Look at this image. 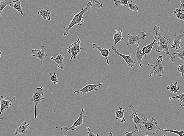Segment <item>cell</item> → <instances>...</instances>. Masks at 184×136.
Segmentation results:
<instances>
[{
  "mask_svg": "<svg viewBox=\"0 0 184 136\" xmlns=\"http://www.w3.org/2000/svg\"><path fill=\"white\" fill-rule=\"evenodd\" d=\"M93 2L90 1L88 3L85 7L82 9L81 11L78 13L74 14V18L72 21L69 22V26L67 27H64V32L63 34V36H66L69 34V31L70 29L75 25H77L79 27L82 26L84 22V20L83 19V15L86 12L90 10L91 8L92 7Z\"/></svg>",
  "mask_w": 184,
  "mask_h": 136,
  "instance_id": "1",
  "label": "cell"
},
{
  "mask_svg": "<svg viewBox=\"0 0 184 136\" xmlns=\"http://www.w3.org/2000/svg\"><path fill=\"white\" fill-rule=\"evenodd\" d=\"M30 126L29 123L24 122L21 123L18 129L15 130L14 134L15 135H18V134H26L27 133V130L28 127Z\"/></svg>",
  "mask_w": 184,
  "mask_h": 136,
  "instance_id": "18",
  "label": "cell"
},
{
  "mask_svg": "<svg viewBox=\"0 0 184 136\" xmlns=\"http://www.w3.org/2000/svg\"><path fill=\"white\" fill-rule=\"evenodd\" d=\"M38 14L41 15L43 19L46 21H50L51 20V13L49 10H46L45 9L38 11Z\"/></svg>",
  "mask_w": 184,
  "mask_h": 136,
  "instance_id": "23",
  "label": "cell"
},
{
  "mask_svg": "<svg viewBox=\"0 0 184 136\" xmlns=\"http://www.w3.org/2000/svg\"><path fill=\"white\" fill-rule=\"evenodd\" d=\"M157 39L159 40V41L156 43V44H158L159 46L156 49V51L158 53H160L161 52H165L166 55H169L170 60H171V62L174 63L175 61L176 58L174 56H172L168 49V44L171 42L170 39H166L159 33L157 34Z\"/></svg>",
  "mask_w": 184,
  "mask_h": 136,
  "instance_id": "2",
  "label": "cell"
},
{
  "mask_svg": "<svg viewBox=\"0 0 184 136\" xmlns=\"http://www.w3.org/2000/svg\"><path fill=\"white\" fill-rule=\"evenodd\" d=\"M147 35L145 32H140L139 35H132L130 34H128V37L127 39L128 42L126 43V44L128 46H133L139 43V41L141 39H144L146 38Z\"/></svg>",
  "mask_w": 184,
  "mask_h": 136,
  "instance_id": "7",
  "label": "cell"
},
{
  "mask_svg": "<svg viewBox=\"0 0 184 136\" xmlns=\"http://www.w3.org/2000/svg\"><path fill=\"white\" fill-rule=\"evenodd\" d=\"M177 81H176L174 83H171V85L167 86V89L170 92H172L175 95H176L179 91V87L177 86Z\"/></svg>",
  "mask_w": 184,
  "mask_h": 136,
  "instance_id": "24",
  "label": "cell"
},
{
  "mask_svg": "<svg viewBox=\"0 0 184 136\" xmlns=\"http://www.w3.org/2000/svg\"><path fill=\"white\" fill-rule=\"evenodd\" d=\"M16 97H14L11 100H7L4 98L3 96H1L0 97V103H1V115L2 114L3 111H6L8 109L10 106H12L11 102L16 99Z\"/></svg>",
  "mask_w": 184,
  "mask_h": 136,
  "instance_id": "15",
  "label": "cell"
},
{
  "mask_svg": "<svg viewBox=\"0 0 184 136\" xmlns=\"http://www.w3.org/2000/svg\"><path fill=\"white\" fill-rule=\"evenodd\" d=\"M172 55H174L175 58H179L184 62V50H180L177 49L176 52L173 53Z\"/></svg>",
  "mask_w": 184,
  "mask_h": 136,
  "instance_id": "27",
  "label": "cell"
},
{
  "mask_svg": "<svg viewBox=\"0 0 184 136\" xmlns=\"http://www.w3.org/2000/svg\"><path fill=\"white\" fill-rule=\"evenodd\" d=\"M184 36V32L180 35H177L176 34L174 35V41L171 43V49H180L181 48L180 44L181 39Z\"/></svg>",
  "mask_w": 184,
  "mask_h": 136,
  "instance_id": "16",
  "label": "cell"
},
{
  "mask_svg": "<svg viewBox=\"0 0 184 136\" xmlns=\"http://www.w3.org/2000/svg\"><path fill=\"white\" fill-rule=\"evenodd\" d=\"M10 7L13 8L17 11L19 12L21 15L23 16H24V13H23L22 8L21 1L20 0H16L13 1V2L10 4Z\"/></svg>",
  "mask_w": 184,
  "mask_h": 136,
  "instance_id": "21",
  "label": "cell"
},
{
  "mask_svg": "<svg viewBox=\"0 0 184 136\" xmlns=\"http://www.w3.org/2000/svg\"><path fill=\"white\" fill-rule=\"evenodd\" d=\"M58 74L55 73V72H52L50 74L51 81L54 84H57L59 83V80L58 77Z\"/></svg>",
  "mask_w": 184,
  "mask_h": 136,
  "instance_id": "29",
  "label": "cell"
},
{
  "mask_svg": "<svg viewBox=\"0 0 184 136\" xmlns=\"http://www.w3.org/2000/svg\"><path fill=\"white\" fill-rule=\"evenodd\" d=\"M173 99H176L178 101H181L184 103V93L180 94L179 95L175 96L170 97L169 98L170 100Z\"/></svg>",
  "mask_w": 184,
  "mask_h": 136,
  "instance_id": "32",
  "label": "cell"
},
{
  "mask_svg": "<svg viewBox=\"0 0 184 136\" xmlns=\"http://www.w3.org/2000/svg\"><path fill=\"white\" fill-rule=\"evenodd\" d=\"M103 85V83H100V84H91V83H89L84 86L82 89L79 90L75 91L73 89H72V90L74 91V94H79L80 92H81L83 97L88 93V92H90L93 91L98 90V89H97V87H100Z\"/></svg>",
  "mask_w": 184,
  "mask_h": 136,
  "instance_id": "8",
  "label": "cell"
},
{
  "mask_svg": "<svg viewBox=\"0 0 184 136\" xmlns=\"http://www.w3.org/2000/svg\"><path fill=\"white\" fill-rule=\"evenodd\" d=\"M128 108L130 110L132 111V114L130 115V117L131 119L133 120L135 124V126H136L138 124L140 129L143 128L144 125V120L142 118V117L139 118L138 115H137V110L135 107L133 105H130L128 107Z\"/></svg>",
  "mask_w": 184,
  "mask_h": 136,
  "instance_id": "9",
  "label": "cell"
},
{
  "mask_svg": "<svg viewBox=\"0 0 184 136\" xmlns=\"http://www.w3.org/2000/svg\"><path fill=\"white\" fill-rule=\"evenodd\" d=\"M63 136H66V135H63Z\"/></svg>",
  "mask_w": 184,
  "mask_h": 136,
  "instance_id": "43",
  "label": "cell"
},
{
  "mask_svg": "<svg viewBox=\"0 0 184 136\" xmlns=\"http://www.w3.org/2000/svg\"><path fill=\"white\" fill-rule=\"evenodd\" d=\"M64 56L60 54L58 55H55L51 57V59L53 60L56 63L57 66L59 69L61 70H64V64L63 62Z\"/></svg>",
  "mask_w": 184,
  "mask_h": 136,
  "instance_id": "17",
  "label": "cell"
},
{
  "mask_svg": "<svg viewBox=\"0 0 184 136\" xmlns=\"http://www.w3.org/2000/svg\"><path fill=\"white\" fill-rule=\"evenodd\" d=\"M179 1H180L181 3V4L178 9L179 10L181 11L182 9L184 8V0H179Z\"/></svg>",
  "mask_w": 184,
  "mask_h": 136,
  "instance_id": "37",
  "label": "cell"
},
{
  "mask_svg": "<svg viewBox=\"0 0 184 136\" xmlns=\"http://www.w3.org/2000/svg\"><path fill=\"white\" fill-rule=\"evenodd\" d=\"M86 129L88 130L87 133L88 134H89V136H100L98 134H94V133L92 132L90 128L89 127H87L86 128Z\"/></svg>",
  "mask_w": 184,
  "mask_h": 136,
  "instance_id": "35",
  "label": "cell"
},
{
  "mask_svg": "<svg viewBox=\"0 0 184 136\" xmlns=\"http://www.w3.org/2000/svg\"><path fill=\"white\" fill-rule=\"evenodd\" d=\"M122 34H123L122 31H118L117 29H115V34L113 35V39L114 41V44H115L114 45H116L117 43L120 41L124 40L125 39L122 36Z\"/></svg>",
  "mask_w": 184,
  "mask_h": 136,
  "instance_id": "22",
  "label": "cell"
},
{
  "mask_svg": "<svg viewBox=\"0 0 184 136\" xmlns=\"http://www.w3.org/2000/svg\"><path fill=\"white\" fill-rule=\"evenodd\" d=\"M181 11L179 10L178 8H176L175 10L174 11V13L176 15L177 18L181 21H184V13H181Z\"/></svg>",
  "mask_w": 184,
  "mask_h": 136,
  "instance_id": "30",
  "label": "cell"
},
{
  "mask_svg": "<svg viewBox=\"0 0 184 136\" xmlns=\"http://www.w3.org/2000/svg\"><path fill=\"white\" fill-rule=\"evenodd\" d=\"M178 103H179V104L182 107H184V105L181 104V103H180V102L178 101Z\"/></svg>",
  "mask_w": 184,
  "mask_h": 136,
  "instance_id": "39",
  "label": "cell"
},
{
  "mask_svg": "<svg viewBox=\"0 0 184 136\" xmlns=\"http://www.w3.org/2000/svg\"><path fill=\"white\" fill-rule=\"evenodd\" d=\"M44 94V87H37L35 92H33V96L31 99V101L33 102L34 104L35 115L34 118H37V107L38 105L44 101V98L43 97Z\"/></svg>",
  "mask_w": 184,
  "mask_h": 136,
  "instance_id": "5",
  "label": "cell"
},
{
  "mask_svg": "<svg viewBox=\"0 0 184 136\" xmlns=\"http://www.w3.org/2000/svg\"><path fill=\"white\" fill-rule=\"evenodd\" d=\"M145 136H149V135H145Z\"/></svg>",
  "mask_w": 184,
  "mask_h": 136,
  "instance_id": "42",
  "label": "cell"
},
{
  "mask_svg": "<svg viewBox=\"0 0 184 136\" xmlns=\"http://www.w3.org/2000/svg\"><path fill=\"white\" fill-rule=\"evenodd\" d=\"M84 111V108H82L81 113L80 114L79 117L76 120L73 125L70 127H64L61 128L62 131H64L65 132H67L69 131H75L77 127H78L81 125H83V120L84 118H86L87 116L83 117V112Z\"/></svg>",
  "mask_w": 184,
  "mask_h": 136,
  "instance_id": "10",
  "label": "cell"
},
{
  "mask_svg": "<svg viewBox=\"0 0 184 136\" xmlns=\"http://www.w3.org/2000/svg\"><path fill=\"white\" fill-rule=\"evenodd\" d=\"M13 2V1H11V2H7L5 0H1V4H0V15H1V13H2L3 10L9 4H10Z\"/></svg>",
  "mask_w": 184,
  "mask_h": 136,
  "instance_id": "28",
  "label": "cell"
},
{
  "mask_svg": "<svg viewBox=\"0 0 184 136\" xmlns=\"http://www.w3.org/2000/svg\"><path fill=\"white\" fill-rule=\"evenodd\" d=\"M163 136H168L166 135H165H165H164Z\"/></svg>",
  "mask_w": 184,
  "mask_h": 136,
  "instance_id": "41",
  "label": "cell"
},
{
  "mask_svg": "<svg viewBox=\"0 0 184 136\" xmlns=\"http://www.w3.org/2000/svg\"><path fill=\"white\" fill-rule=\"evenodd\" d=\"M138 131L139 129L137 126H135V129L134 131L131 132H126L125 133V136H132L135 133L138 132Z\"/></svg>",
  "mask_w": 184,
  "mask_h": 136,
  "instance_id": "34",
  "label": "cell"
},
{
  "mask_svg": "<svg viewBox=\"0 0 184 136\" xmlns=\"http://www.w3.org/2000/svg\"><path fill=\"white\" fill-rule=\"evenodd\" d=\"M163 55H160L155 61L154 64L147 63L148 65L152 67L151 73H150V76H151L152 75L154 77L157 76L160 77L162 76L164 71V67L163 63Z\"/></svg>",
  "mask_w": 184,
  "mask_h": 136,
  "instance_id": "4",
  "label": "cell"
},
{
  "mask_svg": "<svg viewBox=\"0 0 184 136\" xmlns=\"http://www.w3.org/2000/svg\"><path fill=\"white\" fill-rule=\"evenodd\" d=\"M90 1H92L94 3H95L97 4V7L99 8H101L103 6V4L100 3L97 0H90Z\"/></svg>",
  "mask_w": 184,
  "mask_h": 136,
  "instance_id": "36",
  "label": "cell"
},
{
  "mask_svg": "<svg viewBox=\"0 0 184 136\" xmlns=\"http://www.w3.org/2000/svg\"><path fill=\"white\" fill-rule=\"evenodd\" d=\"M159 131H166V132H169L177 134L179 136H184V131H178L177 129L173 130L161 129L160 128Z\"/></svg>",
  "mask_w": 184,
  "mask_h": 136,
  "instance_id": "26",
  "label": "cell"
},
{
  "mask_svg": "<svg viewBox=\"0 0 184 136\" xmlns=\"http://www.w3.org/2000/svg\"><path fill=\"white\" fill-rule=\"evenodd\" d=\"M112 50H113L114 53H115L116 55L121 57V58L123 59L124 60H125V62H126L127 65L128 67H131L134 70L133 66L132 65L135 64L136 63V60H134L133 59L132 57H131V55H125L120 53V52L117 51L115 45L112 46Z\"/></svg>",
  "mask_w": 184,
  "mask_h": 136,
  "instance_id": "12",
  "label": "cell"
},
{
  "mask_svg": "<svg viewBox=\"0 0 184 136\" xmlns=\"http://www.w3.org/2000/svg\"><path fill=\"white\" fill-rule=\"evenodd\" d=\"M139 44H140V43H137V44H136L137 46V49L136 52V54L135 55V58L136 61L138 62L141 67L143 68L142 65L143 64H142L141 61L142 59H143V57L144 56V55L143 53H142L141 50L140 49V47H139Z\"/></svg>",
  "mask_w": 184,
  "mask_h": 136,
  "instance_id": "20",
  "label": "cell"
},
{
  "mask_svg": "<svg viewBox=\"0 0 184 136\" xmlns=\"http://www.w3.org/2000/svg\"><path fill=\"white\" fill-rule=\"evenodd\" d=\"M81 41L79 39H78L77 41L72 43V44L67 48L68 52L69 55H72L70 61L75 59L77 55L81 52L83 48L81 47Z\"/></svg>",
  "mask_w": 184,
  "mask_h": 136,
  "instance_id": "6",
  "label": "cell"
},
{
  "mask_svg": "<svg viewBox=\"0 0 184 136\" xmlns=\"http://www.w3.org/2000/svg\"><path fill=\"white\" fill-rule=\"evenodd\" d=\"M131 11L138 12L139 11L138 6L133 1H131L128 2L127 6Z\"/></svg>",
  "mask_w": 184,
  "mask_h": 136,
  "instance_id": "25",
  "label": "cell"
},
{
  "mask_svg": "<svg viewBox=\"0 0 184 136\" xmlns=\"http://www.w3.org/2000/svg\"><path fill=\"white\" fill-rule=\"evenodd\" d=\"M113 136V133L112 132H110L109 133V135L108 136Z\"/></svg>",
  "mask_w": 184,
  "mask_h": 136,
  "instance_id": "38",
  "label": "cell"
},
{
  "mask_svg": "<svg viewBox=\"0 0 184 136\" xmlns=\"http://www.w3.org/2000/svg\"><path fill=\"white\" fill-rule=\"evenodd\" d=\"M177 71L181 74V76H183L184 75V62L179 65Z\"/></svg>",
  "mask_w": 184,
  "mask_h": 136,
  "instance_id": "33",
  "label": "cell"
},
{
  "mask_svg": "<svg viewBox=\"0 0 184 136\" xmlns=\"http://www.w3.org/2000/svg\"><path fill=\"white\" fill-rule=\"evenodd\" d=\"M114 1L115 5H121L123 7H126L129 0H114Z\"/></svg>",
  "mask_w": 184,
  "mask_h": 136,
  "instance_id": "31",
  "label": "cell"
},
{
  "mask_svg": "<svg viewBox=\"0 0 184 136\" xmlns=\"http://www.w3.org/2000/svg\"><path fill=\"white\" fill-rule=\"evenodd\" d=\"M41 47V49H33L32 50V51L33 54L31 55L30 56L38 58L41 61V65H43V60L46 58L48 55L45 52L44 46L42 45Z\"/></svg>",
  "mask_w": 184,
  "mask_h": 136,
  "instance_id": "13",
  "label": "cell"
},
{
  "mask_svg": "<svg viewBox=\"0 0 184 136\" xmlns=\"http://www.w3.org/2000/svg\"><path fill=\"white\" fill-rule=\"evenodd\" d=\"M92 47L93 49L95 48L100 51V55H101V56L104 57V58L106 59V63H107V65H110V63L109 60V56L110 52V49H106L103 48H102L100 47V46L97 45L95 44V43H93V44H92Z\"/></svg>",
  "mask_w": 184,
  "mask_h": 136,
  "instance_id": "14",
  "label": "cell"
},
{
  "mask_svg": "<svg viewBox=\"0 0 184 136\" xmlns=\"http://www.w3.org/2000/svg\"><path fill=\"white\" fill-rule=\"evenodd\" d=\"M144 120L145 133L146 135L152 136L153 134H157L160 128L158 127V122L156 118H151L148 119L142 117Z\"/></svg>",
  "mask_w": 184,
  "mask_h": 136,
  "instance_id": "3",
  "label": "cell"
},
{
  "mask_svg": "<svg viewBox=\"0 0 184 136\" xmlns=\"http://www.w3.org/2000/svg\"><path fill=\"white\" fill-rule=\"evenodd\" d=\"M119 110L116 111L114 116L115 117L116 120H121L120 123H125L126 119L125 118V110L122 108L121 106L119 107Z\"/></svg>",
  "mask_w": 184,
  "mask_h": 136,
  "instance_id": "19",
  "label": "cell"
},
{
  "mask_svg": "<svg viewBox=\"0 0 184 136\" xmlns=\"http://www.w3.org/2000/svg\"><path fill=\"white\" fill-rule=\"evenodd\" d=\"M154 31L156 32V36L155 37L152 43L151 44L147 45H145L144 47L142 49L141 51L142 53H143L144 56L146 57L147 54H149L151 53V50L153 49V46L155 43L156 41L158 40L157 39V34L160 31V27H158L156 25L154 28Z\"/></svg>",
  "mask_w": 184,
  "mask_h": 136,
  "instance_id": "11",
  "label": "cell"
},
{
  "mask_svg": "<svg viewBox=\"0 0 184 136\" xmlns=\"http://www.w3.org/2000/svg\"><path fill=\"white\" fill-rule=\"evenodd\" d=\"M181 11H182L184 12V8H183L182 9Z\"/></svg>",
  "mask_w": 184,
  "mask_h": 136,
  "instance_id": "40",
  "label": "cell"
}]
</instances>
